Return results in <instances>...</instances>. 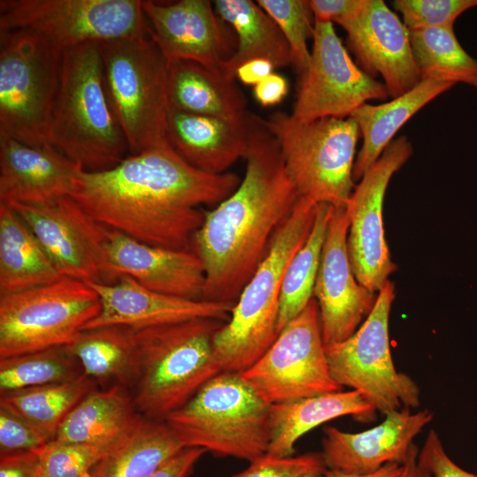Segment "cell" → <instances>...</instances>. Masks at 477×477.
<instances>
[{
  "instance_id": "obj_1",
  "label": "cell",
  "mask_w": 477,
  "mask_h": 477,
  "mask_svg": "<svg viewBox=\"0 0 477 477\" xmlns=\"http://www.w3.org/2000/svg\"><path fill=\"white\" fill-rule=\"evenodd\" d=\"M240 181L234 172L200 170L164 146L128 155L106 170H81L71 197L109 229L148 245L190 250L203 207L222 202Z\"/></svg>"
},
{
  "instance_id": "obj_2",
  "label": "cell",
  "mask_w": 477,
  "mask_h": 477,
  "mask_svg": "<svg viewBox=\"0 0 477 477\" xmlns=\"http://www.w3.org/2000/svg\"><path fill=\"white\" fill-rule=\"evenodd\" d=\"M245 160L238 186L206 211L193 238L192 249L205 269L203 300L236 302L299 199L265 120L256 129Z\"/></svg>"
},
{
  "instance_id": "obj_3",
  "label": "cell",
  "mask_w": 477,
  "mask_h": 477,
  "mask_svg": "<svg viewBox=\"0 0 477 477\" xmlns=\"http://www.w3.org/2000/svg\"><path fill=\"white\" fill-rule=\"evenodd\" d=\"M49 142L84 171L109 170L128 155L126 139L106 92L97 42L62 53Z\"/></svg>"
},
{
  "instance_id": "obj_4",
  "label": "cell",
  "mask_w": 477,
  "mask_h": 477,
  "mask_svg": "<svg viewBox=\"0 0 477 477\" xmlns=\"http://www.w3.org/2000/svg\"><path fill=\"white\" fill-rule=\"evenodd\" d=\"M224 322L198 318L131 329L138 361L132 398L142 416L164 420L223 371L213 342Z\"/></svg>"
},
{
  "instance_id": "obj_5",
  "label": "cell",
  "mask_w": 477,
  "mask_h": 477,
  "mask_svg": "<svg viewBox=\"0 0 477 477\" xmlns=\"http://www.w3.org/2000/svg\"><path fill=\"white\" fill-rule=\"evenodd\" d=\"M317 205L299 199L276 231L265 258L242 289L228 321L215 334L214 351L223 371H246L276 338L283 277L312 230Z\"/></svg>"
},
{
  "instance_id": "obj_6",
  "label": "cell",
  "mask_w": 477,
  "mask_h": 477,
  "mask_svg": "<svg viewBox=\"0 0 477 477\" xmlns=\"http://www.w3.org/2000/svg\"><path fill=\"white\" fill-rule=\"evenodd\" d=\"M270 406L240 373L222 371L164 421L185 448L251 462L268 453Z\"/></svg>"
},
{
  "instance_id": "obj_7",
  "label": "cell",
  "mask_w": 477,
  "mask_h": 477,
  "mask_svg": "<svg viewBox=\"0 0 477 477\" xmlns=\"http://www.w3.org/2000/svg\"><path fill=\"white\" fill-rule=\"evenodd\" d=\"M105 88L129 155L170 146L169 61L148 32L98 43Z\"/></svg>"
},
{
  "instance_id": "obj_8",
  "label": "cell",
  "mask_w": 477,
  "mask_h": 477,
  "mask_svg": "<svg viewBox=\"0 0 477 477\" xmlns=\"http://www.w3.org/2000/svg\"><path fill=\"white\" fill-rule=\"evenodd\" d=\"M265 124L278 144L299 198L345 207L355 187L352 171L360 136L354 119L324 117L298 122L276 112Z\"/></svg>"
},
{
  "instance_id": "obj_9",
  "label": "cell",
  "mask_w": 477,
  "mask_h": 477,
  "mask_svg": "<svg viewBox=\"0 0 477 477\" xmlns=\"http://www.w3.org/2000/svg\"><path fill=\"white\" fill-rule=\"evenodd\" d=\"M62 53L34 33L0 31V135L33 147L50 145Z\"/></svg>"
},
{
  "instance_id": "obj_10",
  "label": "cell",
  "mask_w": 477,
  "mask_h": 477,
  "mask_svg": "<svg viewBox=\"0 0 477 477\" xmlns=\"http://www.w3.org/2000/svg\"><path fill=\"white\" fill-rule=\"evenodd\" d=\"M100 311L95 291L70 277L0 294V359L67 345Z\"/></svg>"
},
{
  "instance_id": "obj_11",
  "label": "cell",
  "mask_w": 477,
  "mask_h": 477,
  "mask_svg": "<svg viewBox=\"0 0 477 477\" xmlns=\"http://www.w3.org/2000/svg\"><path fill=\"white\" fill-rule=\"evenodd\" d=\"M394 299L395 286L388 280L358 329L347 339L325 346L334 381L359 391L384 415L420 405L419 386L397 371L390 353L389 319Z\"/></svg>"
},
{
  "instance_id": "obj_12",
  "label": "cell",
  "mask_w": 477,
  "mask_h": 477,
  "mask_svg": "<svg viewBox=\"0 0 477 477\" xmlns=\"http://www.w3.org/2000/svg\"><path fill=\"white\" fill-rule=\"evenodd\" d=\"M149 29L140 0L0 1V31H28L61 51Z\"/></svg>"
},
{
  "instance_id": "obj_13",
  "label": "cell",
  "mask_w": 477,
  "mask_h": 477,
  "mask_svg": "<svg viewBox=\"0 0 477 477\" xmlns=\"http://www.w3.org/2000/svg\"><path fill=\"white\" fill-rule=\"evenodd\" d=\"M240 374L270 405L341 390L330 375L314 298Z\"/></svg>"
},
{
  "instance_id": "obj_14",
  "label": "cell",
  "mask_w": 477,
  "mask_h": 477,
  "mask_svg": "<svg viewBox=\"0 0 477 477\" xmlns=\"http://www.w3.org/2000/svg\"><path fill=\"white\" fill-rule=\"evenodd\" d=\"M312 39L309 64L290 115L292 119L345 118L367 101L389 97L384 84L352 61L332 22H314Z\"/></svg>"
},
{
  "instance_id": "obj_15",
  "label": "cell",
  "mask_w": 477,
  "mask_h": 477,
  "mask_svg": "<svg viewBox=\"0 0 477 477\" xmlns=\"http://www.w3.org/2000/svg\"><path fill=\"white\" fill-rule=\"evenodd\" d=\"M412 154V143L405 136L394 139L364 173L345 205L352 269L357 281L374 292H378L397 270L384 236L383 201L391 177Z\"/></svg>"
},
{
  "instance_id": "obj_16",
  "label": "cell",
  "mask_w": 477,
  "mask_h": 477,
  "mask_svg": "<svg viewBox=\"0 0 477 477\" xmlns=\"http://www.w3.org/2000/svg\"><path fill=\"white\" fill-rule=\"evenodd\" d=\"M10 206L31 229L63 277L113 283L106 255L110 229L72 197Z\"/></svg>"
},
{
  "instance_id": "obj_17",
  "label": "cell",
  "mask_w": 477,
  "mask_h": 477,
  "mask_svg": "<svg viewBox=\"0 0 477 477\" xmlns=\"http://www.w3.org/2000/svg\"><path fill=\"white\" fill-rule=\"evenodd\" d=\"M345 207H333L314 288L325 346L350 337L372 311L377 298L361 285L352 269Z\"/></svg>"
},
{
  "instance_id": "obj_18",
  "label": "cell",
  "mask_w": 477,
  "mask_h": 477,
  "mask_svg": "<svg viewBox=\"0 0 477 477\" xmlns=\"http://www.w3.org/2000/svg\"><path fill=\"white\" fill-rule=\"evenodd\" d=\"M361 69L380 75L389 96L398 97L421 80L413 58L409 30L382 0H364L351 16L337 22Z\"/></svg>"
},
{
  "instance_id": "obj_19",
  "label": "cell",
  "mask_w": 477,
  "mask_h": 477,
  "mask_svg": "<svg viewBox=\"0 0 477 477\" xmlns=\"http://www.w3.org/2000/svg\"><path fill=\"white\" fill-rule=\"evenodd\" d=\"M151 35L168 61L190 60L221 69L235 52L226 23L208 0L142 1Z\"/></svg>"
},
{
  "instance_id": "obj_20",
  "label": "cell",
  "mask_w": 477,
  "mask_h": 477,
  "mask_svg": "<svg viewBox=\"0 0 477 477\" xmlns=\"http://www.w3.org/2000/svg\"><path fill=\"white\" fill-rule=\"evenodd\" d=\"M87 283L98 294L101 311L84 329L104 326L137 329L198 318L227 322L234 305L160 293L125 275L112 284Z\"/></svg>"
},
{
  "instance_id": "obj_21",
  "label": "cell",
  "mask_w": 477,
  "mask_h": 477,
  "mask_svg": "<svg viewBox=\"0 0 477 477\" xmlns=\"http://www.w3.org/2000/svg\"><path fill=\"white\" fill-rule=\"evenodd\" d=\"M433 419L428 410L412 413L404 407L385 414L369 429L348 433L328 426L323 430L322 455L329 470L364 474L390 463L403 465L414 437Z\"/></svg>"
},
{
  "instance_id": "obj_22",
  "label": "cell",
  "mask_w": 477,
  "mask_h": 477,
  "mask_svg": "<svg viewBox=\"0 0 477 477\" xmlns=\"http://www.w3.org/2000/svg\"><path fill=\"white\" fill-rule=\"evenodd\" d=\"M106 255L113 283L125 275L160 293L202 299L205 269L193 249L152 246L110 229Z\"/></svg>"
},
{
  "instance_id": "obj_23",
  "label": "cell",
  "mask_w": 477,
  "mask_h": 477,
  "mask_svg": "<svg viewBox=\"0 0 477 477\" xmlns=\"http://www.w3.org/2000/svg\"><path fill=\"white\" fill-rule=\"evenodd\" d=\"M262 120L249 111L238 117H223L170 108L168 143L194 168L211 174H222L239 158H245Z\"/></svg>"
},
{
  "instance_id": "obj_24",
  "label": "cell",
  "mask_w": 477,
  "mask_h": 477,
  "mask_svg": "<svg viewBox=\"0 0 477 477\" xmlns=\"http://www.w3.org/2000/svg\"><path fill=\"white\" fill-rule=\"evenodd\" d=\"M81 170L51 145L0 135V203L36 205L71 196Z\"/></svg>"
},
{
  "instance_id": "obj_25",
  "label": "cell",
  "mask_w": 477,
  "mask_h": 477,
  "mask_svg": "<svg viewBox=\"0 0 477 477\" xmlns=\"http://www.w3.org/2000/svg\"><path fill=\"white\" fill-rule=\"evenodd\" d=\"M375 408L357 390L334 391L270 406L269 455L291 457L298 440L313 428L336 418L350 415L360 422L372 421Z\"/></svg>"
},
{
  "instance_id": "obj_26",
  "label": "cell",
  "mask_w": 477,
  "mask_h": 477,
  "mask_svg": "<svg viewBox=\"0 0 477 477\" xmlns=\"http://www.w3.org/2000/svg\"><path fill=\"white\" fill-rule=\"evenodd\" d=\"M140 416L127 389L95 388L68 413L53 439L89 444L104 450Z\"/></svg>"
},
{
  "instance_id": "obj_27",
  "label": "cell",
  "mask_w": 477,
  "mask_h": 477,
  "mask_svg": "<svg viewBox=\"0 0 477 477\" xmlns=\"http://www.w3.org/2000/svg\"><path fill=\"white\" fill-rule=\"evenodd\" d=\"M184 448L164 420L141 415L103 450L90 477H148Z\"/></svg>"
},
{
  "instance_id": "obj_28",
  "label": "cell",
  "mask_w": 477,
  "mask_h": 477,
  "mask_svg": "<svg viewBox=\"0 0 477 477\" xmlns=\"http://www.w3.org/2000/svg\"><path fill=\"white\" fill-rule=\"evenodd\" d=\"M453 86L450 82L423 80L388 102L365 103L355 110L350 117L359 127L362 145L354 162V182L378 160L398 131L415 113Z\"/></svg>"
},
{
  "instance_id": "obj_29",
  "label": "cell",
  "mask_w": 477,
  "mask_h": 477,
  "mask_svg": "<svg viewBox=\"0 0 477 477\" xmlns=\"http://www.w3.org/2000/svg\"><path fill=\"white\" fill-rule=\"evenodd\" d=\"M168 95L170 108L191 114L232 117L248 111L234 79L190 60L169 61Z\"/></svg>"
},
{
  "instance_id": "obj_30",
  "label": "cell",
  "mask_w": 477,
  "mask_h": 477,
  "mask_svg": "<svg viewBox=\"0 0 477 477\" xmlns=\"http://www.w3.org/2000/svg\"><path fill=\"white\" fill-rule=\"evenodd\" d=\"M216 14L230 25L237 35V48L221 65L222 72L235 79L236 71L254 59L270 61L276 68L293 64L292 49L274 19L250 0H216Z\"/></svg>"
},
{
  "instance_id": "obj_31",
  "label": "cell",
  "mask_w": 477,
  "mask_h": 477,
  "mask_svg": "<svg viewBox=\"0 0 477 477\" xmlns=\"http://www.w3.org/2000/svg\"><path fill=\"white\" fill-rule=\"evenodd\" d=\"M63 278L31 229L10 206L0 203V294Z\"/></svg>"
},
{
  "instance_id": "obj_32",
  "label": "cell",
  "mask_w": 477,
  "mask_h": 477,
  "mask_svg": "<svg viewBox=\"0 0 477 477\" xmlns=\"http://www.w3.org/2000/svg\"><path fill=\"white\" fill-rule=\"evenodd\" d=\"M83 375L102 388L134 387L138 361L132 329L104 326L83 329L66 345Z\"/></svg>"
},
{
  "instance_id": "obj_33",
  "label": "cell",
  "mask_w": 477,
  "mask_h": 477,
  "mask_svg": "<svg viewBox=\"0 0 477 477\" xmlns=\"http://www.w3.org/2000/svg\"><path fill=\"white\" fill-rule=\"evenodd\" d=\"M96 386L83 375L69 382L0 394V407L20 416L53 439L68 413Z\"/></svg>"
},
{
  "instance_id": "obj_34",
  "label": "cell",
  "mask_w": 477,
  "mask_h": 477,
  "mask_svg": "<svg viewBox=\"0 0 477 477\" xmlns=\"http://www.w3.org/2000/svg\"><path fill=\"white\" fill-rule=\"evenodd\" d=\"M409 37L421 80L462 82L477 89V60L462 48L453 28L410 30Z\"/></svg>"
},
{
  "instance_id": "obj_35",
  "label": "cell",
  "mask_w": 477,
  "mask_h": 477,
  "mask_svg": "<svg viewBox=\"0 0 477 477\" xmlns=\"http://www.w3.org/2000/svg\"><path fill=\"white\" fill-rule=\"evenodd\" d=\"M331 210L329 204L317 205L312 230L287 266L280 292L277 335L313 299Z\"/></svg>"
},
{
  "instance_id": "obj_36",
  "label": "cell",
  "mask_w": 477,
  "mask_h": 477,
  "mask_svg": "<svg viewBox=\"0 0 477 477\" xmlns=\"http://www.w3.org/2000/svg\"><path fill=\"white\" fill-rule=\"evenodd\" d=\"M83 375L66 345L0 359V394L69 382Z\"/></svg>"
},
{
  "instance_id": "obj_37",
  "label": "cell",
  "mask_w": 477,
  "mask_h": 477,
  "mask_svg": "<svg viewBox=\"0 0 477 477\" xmlns=\"http://www.w3.org/2000/svg\"><path fill=\"white\" fill-rule=\"evenodd\" d=\"M257 4L274 19L288 42L293 65L301 77L307 71L310 50L307 40L313 38L314 23L308 1L258 0Z\"/></svg>"
},
{
  "instance_id": "obj_38",
  "label": "cell",
  "mask_w": 477,
  "mask_h": 477,
  "mask_svg": "<svg viewBox=\"0 0 477 477\" xmlns=\"http://www.w3.org/2000/svg\"><path fill=\"white\" fill-rule=\"evenodd\" d=\"M35 451L37 477H90L103 452L96 446L55 439Z\"/></svg>"
},
{
  "instance_id": "obj_39",
  "label": "cell",
  "mask_w": 477,
  "mask_h": 477,
  "mask_svg": "<svg viewBox=\"0 0 477 477\" xmlns=\"http://www.w3.org/2000/svg\"><path fill=\"white\" fill-rule=\"evenodd\" d=\"M477 5V0H395L393 7L410 30L428 27L453 28L456 19Z\"/></svg>"
},
{
  "instance_id": "obj_40",
  "label": "cell",
  "mask_w": 477,
  "mask_h": 477,
  "mask_svg": "<svg viewBox=\"0 0 477 477\" xmlns=\"http://www.w3.org/2000/svg\"><path fill=\"white\" fill-rule=\"evenodd\" d=\"M231 477H322L328 468L321 452L275 457L265 454Z\"/></svg>"
},
{
  "instance_id": "obj_41",
  "label": "cell",
  "mask_w": 477,
  "mask_h": 477,
  "mask_svg": "<svg viewBox=\"0 0 477 477\" xmlns=\"http://www.w3.org/2000/svg\"><path fill=\"white\" fill-rule=\"evenodd\" d=\"M50 439L19 415L0 407V454L35 450Z\"/></svg>"
},
{
  "instance_id": "obj_42",
  "label": "cell",
  "mask_w": 477,
  "mask_h": 477,
  "mask_svg": "<svg viewBox=\"0 0 477 477\" xmlns=\"http://www.w3.org/2000/svg\"><path fill=\"white\" fill-rule=\"evenodd\" d=\"M418 463L432 477H477L457 464L445 452L438 434L430 430L418 454Z\"/></svg>"
},
{
  "instance_id": "obj_43",
  "label": "cell",
  "mask_w": 477,
  "mask_h": 477,
  "mask_svg": "<svg viewBox=\"0 0 477 477\" xmlns=\"http://www.w3.org/2000/svg\"><path fill=\"white\" fill-rule=\"evenodd\" d=\"M314 22H336L355 13L364 0H310Z\"/></svg>"
},
{
  "instance_id": "obj_44",
  "label": "cell",
  "mask_w": 477,
  "mask_h": 477,
  "mask_svg": "<svg viewBox=\"0 0 477 477\" xmlns=\"http://www.w3.org/2000/svg\"><path fill=\"white\" fill-rule=\"evenodd\" d=\"M35 450L21 451L0 456V477H37Z\"/></svg>"
},
{
  "instance_id": "obj_45",
  "label": "cell",
  "mask_w": 477,
  "mask_h": 477,
  "mask_svg": "<svg viewBox=\"0 0 477 477\" xmlns=\"http://www.w3.org/2000/svg\"><path fill=\"white\" fill-rule=\"evenodd\" d=\"M205 452L201 448H184L148 477H188Z\"/></svg>"
},
{
  "instance_id": "obj_46",
  "label": "cell",
  "mask_w": 477,
  "mask_h": 477,
  "mask_svg": "<svg viewBox=\"0 0 477 477\" xmlns=\"http://www.w3.org/2000/svg\"><path fill=\"white\" fill-rule=\"evenodd\" d=\"M288 82L284 77L273 72L254 86V95L257 102L264 106L278 104L288 94Z\"/></svg>"
},
{
  "instance_id": "obj_47",
  "label": "cell",
  "mask_w": 477,
  "mask_h": 477,
  "mask_svg": "<svg viewBox=\"0 0 477 477\" xmlns=\"http://www.w3.org/2000/svg\"><path fill=\"white\" fill-rule=\"evenodd\" d=\"M275 65L266 59H254L241 64L235 76L246 85H257L274 72Z\"/></svg>"
},
{
  "instance_id": "obj_48",
  "label": "cell",
  "mask_w": 477,
  "mask_h": 477,
  "mask_svg": "<svg viewBox=\"0 0 477 477\" xmlns=\"http://www.w3.org/2000/svg\"><path fill=\"white\" fill-rule=\"evenodd\" d=\"M403 470V465L390 463L382 466L372 473L358 474L345 473L338 470H327L322 477H399Z\"/></svg>"
},
{
  "instance_id": "obj_49",
  "label": "cell",
  "mask_w": 477,
  "mask_h": 477,
  "mask_svg": "<svg viewBox=\"0 0 477 477\" xmlns=\"http://www.w3.org/2000/svg\"><path fill=\"white\" fill-rule=\"evenodd\" d=\"M419 450L413 443L410 449L407 459L403 464L399 477H432L431 474L418 463Z\"/></svg>"
}]
</instances>
